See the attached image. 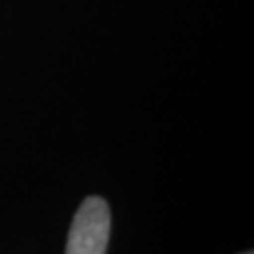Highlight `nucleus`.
<instances>
[{
  "label": "nucleus",
  "mask_w": 254,
  "mask_h": 254,
  "mask_svg": "<svg viewBox=\"0 0 254 254\" xmlns=\"http://www.w3.org/2000/svg\"><path fill=\"white\" fill-rule=\"evenodd\" d=\"M111 217L104 198L91 196L73 217L66 243L68 254H104L108 251Z\"/></svg>",
  "instance_id": "nucleus-1"
}]
</instances>
